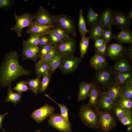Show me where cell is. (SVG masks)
<instances>
[{"mask_svg":"<svg viewBox=\"0 0 132 132\" xmlns=\"http://www.w3.org/2000/svg\"><path fill=\"white\" fill-rule=\"evenodd\" d=\"M19 57L15 50L9 52L4 56L0 66V85L2 87L8 86L21 76L31 73V71L20 65Z\"/></svg>","mask_w":132,"mask_h":132,"instance_id":"1","label":"cell"},{"mask_svg":"<svg viewBox=\"0 0 132 132\" xmlns=\"http://www.w3.org/2000/svg\"><path fill=\"white\" fill-rule=\"evenodd\" d=\"M79 116L82 122L87 126L91 128L99 129L97 113L87 104H84L80 107Z\"/></svg>","mask_w":132,"mask_h":132,"instance_id":"2","label":"cell"},{"mask_svg":"<svg viewBox=\"0 0 132 132\" xmlns=\"http://www.w3.org/2000/svg\"><path fill=\"white\" fill-rule=\"evenodd\" d=\"M108 66L104 68L96 71L94 74V82L102 89H106L110 84L114 82V73L112 67Z\"/></svg>","mask_w":132,"mask_h":132,"instance_id":"3","label":"cell"},{"mask_svg":"<svg viewBox=\"0 0 132 132\" xmlns=\"http://www.w3.org/2000/svg\"><path fill=\"white\" fill-rule=\"evenodd\" d=\"M96 109L99 129L104 132H108L113 129L116 125L117 121L111 112Z\"/></svg>","mask_w":132,"mask_h":132,"instance_id":"4","label":"cell"},{"mask_svg":"<svg viewBox=\"0 0 132 132\" xmlns=\"http://www.w3.org/2000/svg\"><path fill=\"white\" fill-rule=\"evenodd\" d=\"M14 17L16 23L11 29L15 31L17 36L20 37L22 36V29L25 27H30L32 24L34 19V15L29 12H25L18 15L14 12Z\"/></svg>","mask_w":132,"mask_h":132,"instance_id":"5","label":"cell"},{"mask_svg":"<svg viewBox=\"0 0 132 132\" xmlns=\"http://www.w3.org/2000/svg\"><path fill=\"white\" fill-rule=\"evenodd\" d=\"M82 59L72 55L62 57L58 68L61 72L65 74L73 73L78 68Z\"/></svg>","mask_w":132,"mask_h":132,"instance_id":"6","label":"cell"},{"mask_svg":"<svg viewBox=\"0 0 132 132\" xmlns=\"http://www.w3.org/2000/svg\"><path fill=\"white\" fill-rule=\"evenodd\" d=\"M75 38L71 36L54 47L56 55L61 57L74 55L76 49Z\"/></svg>","mask_w":132,"mask_h":132,"instance_id":"7","label":"cell"},{"mask_svg":"<svg viewBox=\"0 0 132 132\" xmlns=\"http://www.w3.org/2000/svg\"><path fill=\"white\" fill-rule=\"evenodd\" d=\"M56 23L59 26L66 31L72 37L77 36V31L73 20L68 15L60 14L53 15Z\"/></svg>","mask_w":132,"mask_h":132,"instance_id":"8","label":"cell"},{"mask_svg":"<svg viewBox=\"0 0 132 132\" xmlns=\"http://www.w3.org/2000/svg\"><path fill=\"white\" fill-rule=\"evenodd\" d=\"M48 123L49 125L61 132H71L70 122L67 121L61 115L53 113L49 117Z\"/></svg>","mask_w":132,"mask_h":132,"instance_id":"9","label":"cell"},{"mask_svg":"<svg viewBox=\"0 0 132 132\" xmlns=\"http://www.w3.org/2000/svg\"><path fill=\"white\" fill-rule=\"evenodd\" d=\"M34 15V23L45 25H55L56 24L53 15L41 6H39Z\"/></svg>","mask_w":132,"mask_h":132,"instance_id":"10","label":"cell"},{"mask_svg":"<svg viewBox=\"0 0 132 132\" xmlns=\"http://www.w3.org/2000/svg\"><path fill=\"white\" fill-rule=\"evenodd\" d=\"M41 47L39 45L32 46L27 44L25 41L22 43V50L21 56L23 60L30 59L37 62L39 58Z\"/></svg>","mask_w":132,"mask_h":132,"instance_id":"11","label":"cell"},{"mask_svg":"<svg viewBox=\"0 0 132 132\" xmlns=\"http://www.w3.org/2000/svg\"><path fill=\"white\" fill-rule=\"evenodd\" d=\"M55 107L46 103L42 107L34 110L30 117L37 123H41L54 113Z\"/></svg>","mask_w":132,"mask_h":132,"instance_id":"12","label":"cell"},{"mask_svg":"<svg viewBox=\"0 0 132 132\" xmlns=\"http://www.w3.org/2000/svg\"><path fill=\"white\" fill-rule=\"evenodd\" d=\"M126 48L119 44L113 43L107 46L105 56L114 61L125 56Z\"/></svg>","mask_w":132,"mask_h":132,"instance_id":"13","label":"cell"},{"mask_svg":"<svg viewBox=\"0 0 132 132\" xmlns=\"http://www.w3.org/2000/svg\"><path fill=\"white\" fill-rule=\"evenodd\" d=\"M113 15V25L119 27L121 30L129 28L131 20L126 13L121 11H114Z\"/></svg>","mask_w":132,"mask_h":132,"instance_id":"14","label":"cell"},{"mask_svg":"<svg viewBox=\"0 0 132 132\" xmlns=\"http://www.w3.org/2000/svg\"><path fill=\"white\" fill-rule=\"evenodd\" d=\"M116 104L110 98L106 92H102L96 109L103 111H113Z\"/></svg>","mask_w":132,"mask_h":132,"instance_id":"15","label":"cell"},{"mask_svg":"<svg viewBox=\"0 0 132 132\" xmlns=\"http://www.w3.org/2000/svg\"><path fill=\"white\" fill-rule=\"evenodd\" d=\"M113 11L110 7L102 10L99 15L98 22L104 29H107L113 25Z\"/></svg>","mask_w":132,"mask_h":132,"instance_id":"16","label":"cell"},{"mask_svg":"<svg viewBox=\"0 0 132 132\" xmlns=\"http://www.w3.org/2000/svg\"><path fill=\"white\" fill-rule=\"evenodd\" d=\"M55 25H45L33 22L26 30V32L30 35L40 36L49 34L51 31V28Z\"/></svg>","mask_w":132,"mask_h":132,"instance_id":"17","label":"cell"},{"mask_svg":"<svg viewBox=\"0 0 132 132\" xmlns=\"http://www.w3.org/2000/svg\"><path fill=\"white\" fill-rule=\"evenodd\" d=\"M112 69L114 74L132 71V66L125 56L115 61Z\"/></svg>","mask_w":132,"mask_h":132,"instance_id":"18","label":"cell"},{"mask_svg":"<svg viewBox=\"0 0 132 132\" xmlns=\"http://www.w3.org/2000/svg\"><path fill=\"white\" fill-rule=\"evenodd\" d=\"M93 84L94 82L88 83L84 81L80 83L77 94L78 101H82L89 97Z\"/></svg>","mask_w":132,"mask_h":132,"instance_id":"19","label":"cell"},{"mask_svg":"<svg viewBox=\"0 0 132 132\" xmlns=\"http://www.w3.org/2000/svg\"><path fill=\"white\" fill-rule=\"evenodd\" d=\"M89 64L90 66L95 69L96 71L104 68L108 65V62L105 56L96 53L90 58Z\"/></svg>","mask_w":132,"mask_h":132,"instance_id":"20","label":"cell"},{"mask_svg":"<svg viewBox=\"0 0 132 132\" xmlns=\"http://www.w3.org/2000/svg\"><path fill=\"white\" fill-rule=\"evenodd\" d=\"M112 39H115L119 43H132V33L131 30L127 28L121 30V31L113 34Z\"/></svg>","mask_w":132,"mask_h":132,"instance_id":"21","label":"cell"},{"mask_svg":"<svg viewBox=\"0 0 132 132\" xmlns=\"http://www.w3.org/2000/svg\"><path fill=\"white\" fill-rule=\"evenodd\" d=\"M102 89L94 82L92 91L89 97V99L87 105L91 107L96 108L100 96L102 93Z\"/></svg>","mask_w":132,"mask_h":132,"instance_id":"22","label":"cell"},{"mask_svg":"<svg viewBox=\"0 0 132 132\" xmlns=\"http://www.w3.org/2000/svg\"><path fill=\"white\" fill-rule=\"evenodd\" d=\"M120 86L118 84L113 82L107 87L106 92L108 96L116 104L120 96Z\"/></svg>","mask_w":132,"mask_h":132,"instance_id":"23","label":"cell"},{"mask_svg":"<svg viewBox=\"0 0 132 132\" xmlns=\"http://www.w3.org/2000/svg\"><path fill=\"white\" fill-rule=\"evenodd\" d=\"M104 29L98 22L93 25L90 26L88 33L89 37L93 41L99 38H100L102 36Z\"/></svg>","mask_w":132,"mask_h":132,"instance_id":"24","label":"cell"},{"mask_svg":"<svg viewBox=\"0 0 132 132\" xmlns=\"http://www.w3.org/2000/svg\"><path fill=\"white\" fill-rule=\"evenodd\" d=\"M132 71L121 72L114 74V82L121 87L125 85L126 82L132 78Z\"/></svg>","mask_w":132,"mask_h":132,"instance_id":"25","label":"cell"},{"mask_svg":"<svg viewBox=\"0 0 132 132\" xmlns=\"http://www.w3.org/2000/svg\"><path fill=\"white\" fill-rule=\"evenodd\" d=\"M8 87L7 96L4 101L10 102L16 105L21 100L22 93L13 91L10 85Z\"/></svg>","mask_w":132,"mask_h":132,"instance_id":"26","label":"cell"},{"mask_svg":"<svg viewBox=\"0 0 132 132\" xmlns=\"http://www.w3.org/2000/svg\"><path fill=\"white\" fill-rule=\"evenodd\" d=\"M78 27L81 38L86 36L88 30L87 29L85 21L84 20L83 10L80 9L78 22Z\"/></svg>","mask_w":132,"mask_h":132,"instance_id":"27","label":"cell"},{"mask_svg":"<svg viewBox=\"0 0 132 132\" xmlns=\"http://www.w3.org/2000/svg\"><path fill=\"white\" fill-rule=\"evenodd\" d=\"M99 15L92 8L89 7L85 21L86 23L90 26L97 23L98 21Z\"/></svg>","mask_w":132,"mask_h":132,"instance_id":"28","label":"cell"},{"mask_svg":"<svg viewBox=\"0 0 132 132\" xmlns=\"http://www.w3.org/2000/svg\"><path fill=\"white\" fill-rule=\"evenodd\" d=\"M41 81V77L37 76L34 78L28 79L26 82L31 90L37 94L39 93Z\"/></svg>","mask_w":132,"mask_h":132,"instance_id":"29","label":"cell"},{"mask_svg":"<svg viewBox=\"0 0 132 132\" xmlns=\"http://www.w3.org/2000/svg\"><path fill=\"white\" fill-rule=\"evenodd\" d=\"M116 104L120 106L126 111H132V100L128 98L120 95Z\"/></svg>","mask_w":132,"mask_h":132,"instance_id":"30","label":"cell"},{"mask_svg":"<svg viewBox=\"0 0 132 132\" xmlns=\"http://www.w3.org/2000/svg\"><path fill=\"white\" fill-rule=\"evenodd\" d=\"M90 39L89 36H86L81 38L80 44V55L79 58L81 59L87 52Z\"/></svg>","mask_w":132,"mask_h":132,"instance_id":"31","label":"cell"},{"mask_svg":"<svg viewBox=\"0 0 132 132\" xmlns=\"http://www.w3.org/2000/svg\"><path fill=\"white\" fill-rule=\"evenodd\" d=\"M58 36L62 42L71 37V34L56 24L51 29Z\"/></svg>","mask_w":132,"mask_h":132,"instance_id":"32","label":"cell"},{"mask_svg":"<svg viewBox=\"0 0 132 132\" xmlns=\"http://www.w3.org/2000/svg\"><path fill=\"white\" fill-rule=\"evenodd\" d=\"M62 57L56 55L48 62L49 72L52 74L58 68L61 62Z\"/></svg>","mask_w":132,"mask_h":132,"instance_id":"33","label":"cell"},{"mask_svg":"<svg viewBox=\"0 0 132 132\" xmlns=\"http://www.w3.org/2000/svg\"><path fill=\"white\" fill-rule=\"evenodd\" d=\"M49 67L48 63H42L35 65V74L37 76L42 77L49 73Z\"/></svg>","mask_w":132,"mask_h":132,"instance_id":"34","label":"cell"},{"mask_svg":"<svg viewBox=\"0 0 132 132\" xmlns=\"http://www.w3.org/2000/svg\"><path fill=\"white\" fill-rule=\"evenodd\" d=\"M52 74L49 72L42 76L39 93L45 92L49 85Z\"/></svg>","mask_w":132,"mask_h":132,"instance_id":"35","label":"cell"},{"mask_svg":"<svg viewBox=\"0 0 132 132\" xmlns=\"http://www.w3.org/2000/svg\"><path fill=\"white\" fill-rule=\"evenodd\" d=\"M14 91L22 93L31 90L27 84L26 81L23 80L17 83L16 85L12 88Z\"/></svg>","mask_w":132,"mask_h":132,"instance_id":"36","label":"cell"},{"mask_svg":"<svg viewBox=\"0 0 132 132\" xmlns=\"http://www.w3.org/2000/svg\"><path fill=\"white\" fill-rule=\"evenodd\" d=\"M45 96L49 98L54 102L55 103L59 106L60 110L61 115L67 121L70 122L68 118V109L66 106L63 104L57 103L49 96L47 94H45Z\"/></svg>","mask_w":132,"mask_h":132,"instance_id":"37","label":"cell"},{"mask_svg":"<svg viewBox=\"0 0 132 132\" xmlns=\"http://www.w3.org/2000/svg\"><path fill=\"white\" fill-rule=\"evenodd\" d=\"M56 55L55 49L53 47L51 51L46 55L42 59L38 60L36 63L35 65L44 63H48L54 58Z\"/></svg>","mask_w":132,"mask_h":132,"instance_id":"38","label":"cell"},{"mask_svg":"<svg viewBox=\"0 0 132 132\" xmlns=\"http://www.w3.org/2000/svg\"><path fill=\"white\" fill-rule=\"evenodd\" d=\"M120 95L132 100V87L124 85L121 87Z\"/></svg>","mask_w":132,"mask_h":132,"instance_id":"39","label":"cell"},{"mask_svg":"<svg viewBox=\"0 0 132 132\" xmlns=\"http://www.w3.org/2000/svg\"><path fill=\"white\" fill-rule=\"evenodd\" d=\"M119 121L124 126L128 127L132 125V111H127L123 117Z\"/></svg>","mask_w":132,"mask_h":132,"instance_id":"40","label":"cell"},{"mask_svg":"<svg viewBox=\"0 0 132 132\" xmlns=\"http://www.w3.org/2000/svg\"><path fill=\"white\" fill-rule=\"evenodd\" d=\"M113 35L112 29L111 27L107 29H104L103 35L101 38L104 41L109 43L112 39Z\"/></svg>","mask_w":132,"mask_h":132,"instance_id":"41","label":"cell"},{"mask_svg":"<svg viewBox=\"0 0 132 132\" xmlns=\"http://www.w3.org/2000/svg\"><path fill=\"white\" fill-rule=\"evenodd\" d=\"M50 38V43L54 46L57 45L62 42L57 34L52 30L49 34Z\"/></svg>","mask_w":132,"mask_h":132,"instance_id":"42","label":"cell"},{"mask_svg":"<svg viewBox=\"0 0 132 132\" xmlns=\"http://www.w3.org/2000/svg\"><path fill=\"white\" fill-rule=\"evenodd\" d=\"M53 47V45L50 43L42 47L39 58V60L42 59L46 55L51 51Z\"/></svg>","mask_w":132,"mask_h":132,"instance_id":"43","label":"cell"},{"mask_svg":"<svg viewBox=\"0 0 132 132\" xmlns=\"http://www.w3.org/2000/svg\"><path fill=\"white\" fill-rule=\"evenodd\" d=\"M116 117L119 120H121L124 116L127 111L117 104L113 111Z\"/></svg>","mask_w":132,"mask_h":132,"instance_id":"44","label":"cell"},{"mask_svg":"<svg viewBox=\"0 0 132 132\" xmlns=\"http://www.w3.org/2000/svg\"><path fill=\"white\" fill-rule=\"evenodd\" d=\"M39 37L33 34H30L28 38L25 41L27 44L33 46H38Z\"/></svg>","mask_w":132,"mask_h":132,"instance_id":"45","label":"cell"},{"mask_svg":"<svg viewBox=\"0 0 132 132\" xmlns=\"http://www.w3.org/2000/svg\"><path fill=\"white\" fill-rule=\"evenodd\" d=\"M108 43L107 42L104 41L101 46L95 49V53L105 56Z\"/></svg>","mask_w":132,"mask_h":132,"instance_id":"46","label":"cell"},{"mask_svg":"<svg viewBox=\"0 0 132 132\" xmlns=\"http://www.w3.org/2000/svg\"><path fill=\"white\" fill-rule=\"evenodd\" d=\"M50 38L49 34L39 37V45L41 47L50 43Z\"/></svg>","mask_w":132,"mask_h":132,"instance_id":"47","label":"cell"},{"mask_svg":"<svg viewBox=\"0 0 132 132\" xmlns=\"http://www.w3.org/2000/svg\"><path fill=\"white\" fill-rule=\"evenodd\" d=\"M13 1L11 0H0V8H8L12 4Z\"/></svg>","mask_w":132,"mask_h":132,"instance_id":"48","label":"cell"},{"mask_svg":"<svg viewBox=\"0 0 132 132\" xmlns=\"http://www.w3.org/2000/svg\"><path fill=\"white\" fill-rule=\"evenodd\" d=\"M130 45L126 48L125 56L131 63L132 62V45Z\"/></svg>","mask_w":132,"mask_h":132,"instance_id":"49","label":"cell"},{"mask_svg":"<svg viewBox=\"0 0 132 132\" xmlns=\"http://www.w3.org/2000/svg\"><path fill=\"white\" fill-rule=\"evenodd\" d=\"M94 46L95 48H98L101 46L103 44L104 41L101 38H99L95 40L94 41Z\"/></svg>","mask_w":132,"mask_h":132,"instance_id":"50","label":"cell"},{"mask_svg":"<svg viewBox=\"0 0 132 132\" xmlns=\"http://www.w3.org/2000/svg\"><path fill=\"white\" fill-rule=\"evenodd\" d=\"M8 113V112H7L3 114H0V128L3 131H4V130L2 127V123L6 116Z\"/></svg>","mask_w":132,"mask_h":132,"instance_id":"51","label":"cell"},{"mask_svg":"<svg viewBox=\"0 0 132 132\" xmlns=\"http://www.w3.org/2000/svg\"><path fill=\"white\" fill-rule=\"evenodd\" d=\"M126 14L129 18L131 20L132 19V8L127 13H126Z\"/></svg>","mask_w":132,"mask_h":132,"instance_id":"52","label":"cell"},{"mask_svg":"<svg viewBox=\"0 0 132 132\" xmlns=\"http://www.w3.org/2000/svg\"><path fill=\"white\" fill-rule=\"evenodd\" d=\"M125 85L132 87V78L127 81Z\"/></svg>","mask_w":132,"mask_h":132,"instance_id":"53","label":"cell"},{"mask_svg":"<svg viewBox=\"0 0 132 132\" xmlns=\"http://www.w3.org/2000/svg\"><path fill=\"white\" fill-rule=\"evenodd\" d=\"M132 125L129 126L127 128V130L128 131H130L132 130Z\"/></svg>","mask_w":132,"mask_h":132,"instance_id":"54","label":"cell"},{"mask_svg":"<svg viewBox=\"0 0 132 132\" xmlns=\"http://www.w3.org/2000/svg\"><path fill=\"white\" fill-rule=\"evenodd\" d=\"M40 130L38 129L35 131L34 132H40Z\"/></svg>","mask_w":132,"mask_h":132,"instance_id":"55","label":"cell"},{"mask_svg":"<svg viewBox=\"0 0 132 132\" xmlns=\"http://www.w3.org/2000/svg\"><path fill=\"white\" fill-rule=\"evenodd\" d=\"M100 132V130H99L97 132Z\"/></svg>","mask_w":132,"mask_h":132,"instance_id":"56","label":"cell"}]
</instances>
